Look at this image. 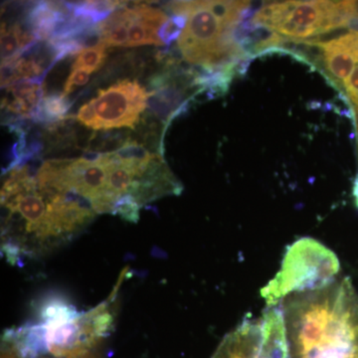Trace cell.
<instances>
[{
  "mask_svg": "<svg viewBox=\"0 0 358 358\" xmlns=\"http://www.w3.org/2000/svg\"><path fill=\"white\" fill-rule=\"evenodd\" d=\"M355 17V1H291L274 31L292 41H306L348 27Z\"/></svg>",
  "mask_w": 358,
  "mask_h": 358,
  "instance_id": "obj_6",
  "label": "cell"
},
{
  "mask_svg": "<svg viewBox=\"0 0 358 358\" xmlns=\"http://www.w3.org/2000/svg\"><path fill=\"white\" fill-rule=\"evenodd\" d=\"M148 98L150 93L138 82L124 80L101 90L80 108L77 120L95 131L134 128L148 108Z\"/></svg>",
  "mask_w": 358,
  "mask_h": 358,
  "instance_id": "obj_5",
  "label": "cell"
},
{
  "mask_svg": "<svg viewBox=\"0 0 358 358\" xmlns=\"http://www.w3.org/2000/svg\"><path fill=\"white\" fill-rule=\"evenodd\" d=\"M320 49V66L329 81L345 89L348 80L358 65V30L322 42L313 39Z\"/></svg>",
  "mask_w": 358,
  "mask_h": 358,
  "instance_id": "obj_7",
  "label": "cell"
},
{
  "mask_svg": "<svg viewBox=\"0 0 358 358\" xmlns=\"http://www.w3.org/2000/svg\"><path fill=\"white\" fill-rule=\"evenodd\" d=\"M121 275L107 300L80 312L60 296L40 305L22 326L6 331L2 345L25 355L50 358H101L106 339L114 329Z\"/></svg>",
  "mask_w": 358,
  "mask_h": 358,
  "instance_id": "obj_2",
  "label": "cell"
},
{
  "mask_svg": "<svg viewBox=\"0 0 358 358\" xmlns=\"http://www.w3.org/2000/svg\"><path fill=\"white\" fill-rule=\"evenodd\" d=\"M131 22L129 7L122 4L107 20L99 23L101 44L107 47H127Z\"/></svg>",
  "mask_w": 358,
  "mask_h": 358,
  "instance_id": "obj_13",
  "label": "cell"
},
{
  "mask_svg": "<svg viewBox=\"0 0 358 358\" xmlns=\"http://www.w3.org/2000/svg\"><path fill=\"white\" fill-rule=\"evenodd\" d=\"M259 334V320H244L223 338L212 358H254Z\"/></svg>",
  "mask_w": 358,
  "mask_h": 358,
  "instance_id": "obj_12",
  "label": "cell"
},
{
  "mask_svg": "<svg viewBox=\"0 0 358 358\" xmlns=\"http://www.w3.org/2000/svg\"><path fill=\"white\" fill-rule=\"evenodd\" d=\"M1 358H50L42 357V355H20L17 353L11 352V350L2 348Z\"/></svg>",
  "mask_w": 358,
  "mask_h": 358,
  "instance_id": "obj_19",
  "label": "cell"
},
{
  "mask_svg": "<svg viewBox=\"0 0 358 358\" xmlns=\"http://www.w3.org/2000/svg\"><path fill=\"white\" fill-rule=\"evenodd\" d=\"M339 270L338 258L331 250L313 238H301L287 249L281 270L261 289V296L268 308L277 307L289 294L333 282Z\"/></svg>",
  "mask_w": 358,
  "mask_h": 358,
  "instance_id": "obj_4",
  "label": "cell"
},
{
  "mask_svg": "<svg viewBox=\"0 0 358 358\" xmlns=\"http://www.w3.org/2000/svg\"><path fill=\"white\" fill-rule=\"evenodd\" d=\"M107 47L103 44L96 45L91 48L84 49L78 53L76 60L72 66V70L86 69L90 72H96L102 68L107 59Z\"/></svg>",
  "mask_w": 358,
  "mask_h": 358,
  "instance_id": "obj_15",
  "label": "cell"
},
{
  "mask_svg": "<svg viewBox=\"0 0 358 358\" xmlns=\"http://www.w3.org/2000/svg\"><path fill=\"white\" fill-rule=\"evenodd\" d=\"M289 358H358V294L350 278L280 303Z\"/></svg>",
  "mask_w": 358,
  "mask_h": 358,
  "instance_id": "obj_1",
  "label": "cell"
},
{
  "mask_svg": "<svg viewBox=\"0 0 358 358\" xmlns=\"http://www.w3.org/2000/svg\"><path fill=\"white\" fill-rule=\"evenodd\" d=\"M129 11L128 48L143 45H164L159 35L160 28L169 20L164 11L148 4H136L129 7Z\"/></svg>",
  "mask_w": 358,
  "mask_h": 358,
  "instance_id": "obj_10",
  "label": "cell"
},
{
  "mask_svg": "<svg viewBox=\"0 0 358 358\" xmlns=\"http://www.w3.org/2000/svg\"><path fill=\"white\" fill-rule=\"evenodd\" d=\"M92 73L86 69H75L72 70L70 76L68 77L67 81L64 85V89H63L62 95L67 96L71 93L80 88V87L85 86L88 83L90 79V75Z\"/></svg>",
  "mask_w": 358,
  "mask_h": 358,
  "instance_id": "obj_17",
  "label": "cell"
},
{
  "mask_svg": "<svg viewBox=\"0 0 358 358\" xmlns=\"http://www.w3.org/2000/svg\"><path fill=\"white\" fill-rule=\"evenodd\" d=\"M43 98L41 80H24L7 87L2 98V110L20 119H33Z\"/></svg>",
  "mask_w": 358,
  "mask_h": 358,
  "instance_id": "obj_11",
  "label": "cell"
},
{
  "mask_svg": "<svg viewBox=\"0 0 358 358\" xmlns=\"http://www.w3.org/2000/svg\"><path fill=\"white\" fill-rule=\"evenodd\" d=\"M353 195H355V203L358 208V176L355 178V186H353Z\"/></svg>",
  "mask_w": 358,
  "mask_h": 358,
  "instance_id": "obj_20",
  "label": "cell"
},
{
  "mask_svg": "<svg viewBox=\"0 0 358 358\" xmlns=\"http://www.w3.org/2000/svg\"><path fill=\"white\" fill-rule=\"evenodd\" d=\"M57 62V55L49 42L33 44L17 58L1 64V87H9L18 80H41Z\"/></svg>",
  "mask_w": 358,
  "mask_h": 358,
  "instance_id": "obj_8",
  "label": "cell"
},
{
  "mask_svg": "<svg viewBox=\"0 0 358 358\" xmlns=\"http://www.w3.org/2000/svg\"><path fill=\"white\" fill-rule=\"evenodd\" d=\"M280 306L268 307L260 319V334L254 358H289Z\"/></svg>",
  "mask_w": 358,
  "mask_h": 358,
  "instance_id": "obj_9",
  "label": "cell"
},
{
  "mask_svg": "<svg viewBox=\"0 0 358 358\" xmlns=\"http://www.w3.org/2000/svg\"><path fill=\"white\" fill-rule=\"evenodd\" d=\"M71 106L72 103H70L62 94L44 96L37 108L33 120L41 124H55L60 120L65 119Z\"/></svg>",
  "mask_w": 358,
  "mask_h": 358,
  "instance_id": "obj_14",
  "label": "cell"
},
{
  "mask_svg": "<svg viewBox=\"0 0 358 358\" xmlns=\"http://www.w3.org/2000/svg\"><path fill=\"white\" fill-rule=\"evenodd\" d=\"M187 16L173 14L171 18L160 28L159 35L162 43L169 45L173 43L174 40L178 39L181 32L185 29Z\"/></svg>",
  "mask_w": 358,
  "mask_h": 358,
  "instance_id": "obj_16",
  "label": "cell"
},
{
  "mask_svg": "<svg viewBox=\"0 0 358 358\" xmlns=\"http://www.w3.org/2000/svg\"><path fill=\"white\" fill-rule=\"evenodd\" d=\"M345 90L352 107L355 108L358 133V65L355 67L352 74L350 75V79L346 82Z\"/></svg>",
  "mask_w": 358,
  "mask_h": 358,
  "instance_id": "obj_18",
  "label": "cell"
},
{
  "mask_svg": "<svg viewBox=\"0 0 358 358\" xmlns=\"http://www.w3.org/2000/svg\"><path fill=\"white\" fill-rule=\"evenodd\" d=\"M249 1H176L173 14L187 16L178 39L179 52L189 64L204 68L247 60L232 37L233 28L251 7Z\"/></svg>",
  "mask_w": 358,
  "mask_h": 358,
  "instance_id": "obj_3",
  "label": "cell"
}]
</instances>
